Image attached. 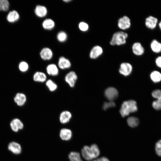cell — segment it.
<instances>
[{"label":"cell","instance_id":"obj_8","mask_svg":"<svg viewBox=\"0 0 161 161\" xmlns=\"http://www.w3.org/2000/svg\"><path fill=\"white\" fill-rule=\"evenodd\" d=\"M158 24V19L155 17L150 16L145 19V24L148 29L151 30L154 29L156 27Z\"/></svg>","mask_w":161,"mask_h":161},{"label":"cell","instance_id":"obj_2","mask_svg":"<svg viewBox=\"0 0 161 161\" xmlns=\"http://www.w3.org/2000/svg\"><path fill=\"white\" fill-rule=\"evenodd\" d=\"M137 110V103L133 100L124 101L122 104L120 112L121 116L125 117L130 113L134 112Z\"/></svg>","mask_w":161,"mask_h":161},{"label":"cell","instance_id":"obj_14","mask_svg":"<svg viewBox=\"0 0 161 161\" xmlns=\"http://www.w3.org/2000/svg\"><path fill=\"white\" fill-rule=\"evenodd\" d=\"M19 18L18 13L15 10L10 11L6 17L7 20L10 23H14L18 21Z\"/></svg>","mask_w":161,"mask_h":161},{"label":"cell","instance_id":"obj_15","mask_svg":"<svg viewBox=\"0 0 161 161\" xmlns=\"http://www.w3.org/2000/svg\"><path fill=\"white\" fill-rule=\"evenodd\" d=\"M14 100L17 105L19 106H22L25 103L27 100V97L24 93H18L16 95Z\"/></svg>","mask_w":161,"mask_h":161},{"label":"cell","instance_id":"obj_32","mask_svg":"<svg viewBox=\"0 0 161 161\" xmlns=\"http://www.w3.org/2000/svg\"><path fill=\"white\" fill-rule=\"evenodd\" d=\"M58 40L60 42L65 41L67 38V35L64 32L61 31L59 32L57 35Z\"/></svg>","mask_w":161,"mask_h":161},{"label":"cell","instance_id":"obj_29","mask_svg":"<svg viewBox=\"0 0 161 161\" xmlns=\"http://www.w3.org/2000/svg\"><path fill=\"white\" fill-rule=\"evenodd\" d=\"M10 3L7 0H0V11H8L9 9Z\"/></svg>","mask_w":161,"mask_h":161},{"label":"cell","instance_id":"obj_24","mask_svg":"<svg viewBox=\"0 0 161 161\" xmlns=\"http://www.w3.org/2000/svg\"><path fill=\"white\" fill-rule=\"evenodd\" d=\"M55 26L54 21L51 19L47 18L42 23V26L45 29L50 30L53 29Z\"/></svg>","mask_w":161,"mask_h":161},{"label":"cell","instance_id":"obj_3","mask_svg":"<svg viewBox=\"0 0 161 161\" xmlns=\"http://www.w3.org/2000/svg\"><path fill=\"white\" fill-rule=\"evenodd\" d=\"M128 34L123 31H118L115 32L110 42L112 45H120L126 43Z\"/></svg>","mask_w":161,"mask_h":161},{"label":"cell","instance_id":"obj_7","mask_svg":"<svg viewBox=\"0 0 161 161\" xmlns=\"http://www.w3.org/2000/svg\"><path fill=\"white\" fill-rule=\"evenodd\" d=\"M105 95L106 98L110 101L116 99L118 95L117 90L113 87L108 88L105 91Z\"/></svg>","mask_w":161,"mask_h":161},{"label":"cell","instance_id":"obj_11","mask_svg":"<svg viewBox=\"0 0 161 161\" xmlns=\"http://www.w3.org/2000/svg\"><path fill=\"white\" fill-rule=\"evenodd\" d=\"M8 150L13 154H18L21 152V145L18 143L15 142L10 143L8 146Z\"/></svg>","mask_w":161,"mask_h":161},{"label":"cell","instance_id":"obj_21","mask_svg":"<svg viewBox=\"0 0 161 161\" xmlns=\"http://www.w3.org/2000/svg\"><path fill=\"white\" fill-rule=\"evenodd\" d=\"M72 135V132L69 129L64 128L60 131V137L63 140L66 141L69 140L71 138Z\"/></svg>","mask_w":161,"mask_h":161},{"label":"cell","instance_id":"obj_5","mask_svg":"<svg viewBox=\"0 0 161 161\" xmlns=\"http://www.w3.org/2000/svg\"><path fill=\"white\" fill-rule=\"evenodd\" d=\"M65 80L71 88L73 87L78 79V76L76 73L73 71H71L67 73L65 76Z\"/></svg>","mask_w":161,"mask_h":161},{"label":"cell","instance_id":"obj_12","mask_svg":"<svg viewBox=\"0 0 161 161\" xmlns=\"http://www.w3.org/2000/svg\"><path fill=\"white\" fill-rule=\"evenodd\" d=\"M103 52V49L100 46H95L91 50L89 54L90 57L93 59H96Z\"/></svg>","mask_w":161,"mask_h":161},{"label":"cell","instance_id":"obj_17","mask_svg":"<svg viewBox=\"0 0 161 161\" xmlns=\"http://www.w3.org/2000/svg\"><path fill=\"white\" fill-rule=\"evenodd\" d=\"M58 66L60 69H64L69 68L71 66V63L68 59L61 57L59 59Z\"/></svg>","mask_w":161,"mask_h":161},{"label":"cell","instance_id":"obj_34","mask_svg":"<svg viewBox=\"0 0 161 161\" xmlns=\"http://www.w3.org/2000/svg\"><path fill=\"white\" fill-rule=\"evenodd\" d=\"M115 103L113 101H110L108 102H105L103 106V109L105 110L109 108L114 107Z\"/></svg>","mask_w":161,"mask_h":161},{"label":"cell","instance_id":"obj_28","mask_svg":"<svg viewBox=\"0 0 161 161\" xmlns=\"http://www.w3.org/2000/svg\"><path fill=\"white\" fill-rule=\"evenodd\" d=\"M69 158L70 161H83L80 153L78 152H71L69 155Z\"/></svg>","mask_w":161,"mask_h":161},{"label":"cell","instance_id":"obj_38","mask_svg":"<svg viewBox=\"0 0 161 161\" xmlns=\"http://www.w3.org/2000/svg\"><path fill=\"white\" fill-rule=\"evenodd\" d=\"M71 0H63V1L65 2H69L70 1H71Z\"/></svg>","mask_w":161,"mask_h":161},{"label":"cell","instance_id":"obj_31","mask_svg":"<svg viewBox=\"0 0 161 161\" xmlns=\"http://www.w3.org/2000/svg\"><path fill=\"white\" fill-rule=\"evenodd\" d=\"M155 149L157 155L161 157V139L158 140L156 143Z\"/></svg>","mask_w":161,"mask_h":161},{"label":"cell","instance_id":"obj_37","mask_svg":"<svg viewBox=\"0 0 161 161\" xmlns=\"http://www.w3.org/2000/svg\"><path fill=\"white\" fill-rule=\"evenodd\" d=\"M158 24L159 29L161 30V21L159 23H158Z\"/></svg>","mask_w":161,"mask_h":161},{"label":"cell","instance_id":"obj_6","mask_svg":"<svg viewBox=\"0 0 161 161\" xmlns=\"http://www.w3.org/2000/svg\"><path fill=\"white\" fill-rule=\"evenodd\" d=\"M130 19L126 16H124L120 18L118 21V27L121 29L125 30L131 26Z\"/></svg>","mask_w":161,"mask_h":161},{"label":"cell","instance_id":"obj_33","mask_svg":"<svg viewBox=\"0 0 161 161\" xmlns=\"http://www.w3.org/2000/svg\"><path fill=\"white\" fill-rule=\"evenodd\" d=\"M79 28L80 30L82 31H86L89 29V25L86 23L84 22H81L79 24Z\"/></svg>","mask_w":161,"mask_h":161},{"label":"cell","instance_id":"obj_26","mask_svg":"<svg viewBox=\"0 0 161 161\" xmlns=\"http://www.w3.org/2000/svg\"><path fill=\"white\" fill-rule=\"evenodd\" d=\"M128 125L132 128L137 126L139 124V121L138 119L134 117H130L127 119Z\"/></svg>","mask_w":161,"mask_h":161},{"label":"cell","instance_id":"obj_9","mask_svg":"<svg viewBox=\"0 0 161 161\" xmlns=\"http://www.w3.org/2000/svg\"><path fill=\"white\" fill-rule=\"evenodd\" d=\"M10 126L13 131L18 132L19 130H21L24 127V124L19 119L15 118L11 122Z\"/></svg>","mask_w":161,"mask_h":161},{"label":"cell","instance_id":"obj_1","mask_svg":"<svg viewBox=\"0 0 161 161\" xmlns=\"http://www.w3.org/2000/svg\"><path fill=\"white\" fill-rule=\"evenodd\" d=\"M81 154L86 160L90 161L97 157L100 151L97 145L93 144L90 146H84L81 150Z\"/></svg>","mask_w":161,"mask_h":161},{"label":"cell","instance_id":"obj_30","mask_svg":"<svg viewBox=\"0 0 161 161\" xmlns=\"http://www.w3.org/2000/svg\"><path fill=\"white\" fill-rule=\"evenodd\" d=\"M29 67L28 63L24 61L21 62L18 65L19 69L21 72H23L27 71L29 69Z\"/></svg>","mask_w":161,"mask_h":161},{"label":"cell","instance_id":"obj_36","mask_svg":"<svg viewBox=\"0 0 161 161\" xmlns=\"http://www.w3.org/2000/svg\"><path fill=\"white\" fill-rule=\"evenodd\" d=\"M97 161H109L106 157H102L97 159Z\"/></svg>","mask_w":161,"mask_h":161},{"label":"cell","instance_id":"obj_23","mask_svg":"<svg viewBox=\"0 0 161 161\" xmlns=\"http://www.w3.org/2000/svg\"><path fill=\"white\" fill-rule=\"evenodd\" d=\"M35 13L38 17H43L47 15V10L46 7L44 6L38 5L35 8Z\"/></svg>","mask_w":161,"mask_h":161},{"label":"cell","instance_id":"obj_22","mask_svg":"<svg viewBox=\"0 0 161 161\" xmlns=\"http://www.w3.org/2000/svg\"><path fill=\"white\" fill-rule=\"evenodd\" d=\"M150 48L152 51L156 53L161 52V43L156 39H153L151 41Z\"/></svg>","mask_w":161,"mask_h":161},{"label":"cell","instance_id":"obj_20","mask_svg":"<svg viewBox=\"0 0 161 161\" xmlns=\"http://www.w3.org/2000/svg\"><path fill=\"white\" fill-rule=\"evenodd\" d=\"M33 79L35 82L43 83L47 81V76L44 72L38 71L34 74Z\"/></svg>","mask_w":161,"mask_h":161},{"label":"cell","instance_id":"obj_39","mask_svg":"<svg viewBox=\"0 0 161 161\" xmlns=\"http://www.w3.org/2000/svg\"><path fill=\"white\" fill-rule=\"evenodd\" d=\"M92 161H97V160H93Z\"/></svg>","mask_w":161,"mask_h":161},{"label":"cell","instance_id":"obj_35","mask_svg":"<svg viewBox=\"0 0 161 161\" xmlns=\"http://www.w3.org/2000/svg\"><path fill=\"white\" fill-rule=\"evenodd\" d=\"M155 62L157 66L161 68V56H159L156 58Z\"/></svg>","mask_w":161,"mask_h":161},{"label":"cell","instance_id":"obj_4","mask_svg":"<svg viewBox=\"0 0 161 161\" xmlns=\"http://www.w3.org/2000/svg\"><path fill=\"white\" fill-rule=\"evenodd\" d=\"M152 96L156 99L153 102L152 106L153 108L156 110L161 109V90L157 89L154 90L152 92Z\"/></svg>","mask_w":161,"mask_h":161},{"label":"cell","instance_id":"obj_25","mask_svg":"<svg viewBox=\"0 0 161 161\" xmlns=\"http://www.w3.org/2000/svg\"><path fill=\"white\" fill-rule=\"evenodd\" d=\"M150 76L151 79L155 83H158L161 81V73L157 71H152Z\"/></svg>","mask_w":161,"mask_h":161},{"label":"cell","instance_id":"obj_16","mask_svg":"<svg viewBox=\"0 0 161 161\" xmlns=\"http://www.w3.org/2000/svg\"><path fill=\"white\" fill-rule=\"evenodd\" d=\"M133 53L137 55H142L144 52V49L141 44L140 42L134 43L132 46Z\"/></svg>","mask_w":161,"mask_h":161},{"label":"cell","instance_id":"obj_27","mask_svg":"<svg viewBox=\"0 0 161 161\" xmlns=\"http://www.w3.org/2000/svg\"><path fill=\"white\" fill-rule=\"evenodd\" d=\"M46 85L51 92L55 91L58 88L57 84L51 79H48L46 81Z\"/></svg>","mask_w":161,"mask_h":161},{"label":"cell","instance_id":"obj_19","mask_svg":"<svg viewBox=\"0 0 161 161\" xmlns=\"http://www.w3.org/2000/svg\"><path fill=\"white\" fill-rule=\"evenodd\" d=\"M47 74L49 75L55 76L59 73L58 68L55 64H50L48 65L46 68Z\"/></svg>","mask_w":161,"mask_h":161},{"label":"cell","instance_id":"obj_10","mask_svg":"<svg viewBox=\"0 0 161 161\" xmlns=\"http://www.w3.org/2000/svg\"><path fill=\"white\" fill-rule=\"evenodd\" d=\"M132 66L128 63H123L120 65L119 69L120 73L125 76L129 75L131 72Z\"/></svg>","mask_w":161,"mask_h":161},{"label":"cell","instance_id":"obj_13","mask_svg":"<svg viewBox=\"0 0 161 161\" xmlns=\"http://www.w3.org/2000/svg\"><path fill=\"white\" fill-rule=\"evenodd\" d=\"M72 117L71 112L69 111L65 110L62 112L59 116V120L62 124H66L69 122Z\"/></svg>","mask_w":161,"mask_h":161},{"label":"cell","instance_id":"obj_18","mask_svg":"<svg viewBox=\"0 0 161 161\" xmlns=\"http://www.w3.org/2000/svg\"><path fill=\"white\" fill-rule=\"evenodd\" d=\"M40 55L41 58L44 60H49L52 58L53 53L50 49L46 47L41 50L40 52Z\"/></svg>","mask_w":161,"mask_h":161}]
</instances>
